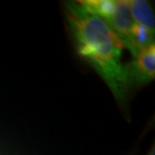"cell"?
Wrapping results in <instances>:
<instances>
[{
    "mask_svg": "<svg viewBox=\"0 0 155 155\" xmlns=\"http://www.w3.org/2000/svg\"><path fill=\"white\" fill-rule=\"evenodd\" d=\"M68 30L78 55L95 69L120 104L130 91L127 65L122 62L124 46L101 17L84 9L78 2L64 5Z\"/></svg>",
    "mask_w": 155,
    "mask_h": 155,
    "instance_id": "obj_1",
    "label": "cell"
},
{
    "mask_svg": "<svg viewBox=\"0 0 155 155\" xmlns=\"http://www.w3.org/2000/svg\"><path fill=\"white\" fill-rule=\"evenodd\" d=\"M86 11L101 17L131 53L134 21L128 0H82L78 1Z\"/></svg>",
    "mask_w": 155,
    "mask_h": 155,
    "instance_id": "obj_2",
    "label": "cell"
},
{
    "mask_svg": "<svg viewBox=\"0 0 155 155\" xmlns=\"http://www.w3.org/2000/svg\"><path fill=\"white\" fill-rule=\"evenodd\" d=\"M127 78L131 87H141L154 80L155 44L150 45L141 51L127 65Z\"/></svg>",
    "mask_w": 155,
    "mask_h": 155,
    "instance_id": "obj_3",
    "label": "cell"
},
{
    "mask_svg": "<svg viewBox=\"0 0 155 155\" xmlns=\"http://www.w3.org/2000/svg\"><path fill=\"white\" fill-rule=\"evenodd\" d=\"M130 14L134 23L155 35V17L149 2L145 0H128Z\"/></svg>",
    "mask_w": 155,
    "mask_h": 155,
    "instance_id": "obj_4",
    "label": "cell"
}]
</instances>
